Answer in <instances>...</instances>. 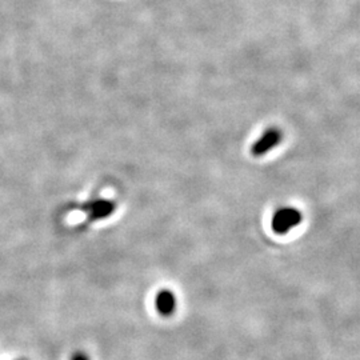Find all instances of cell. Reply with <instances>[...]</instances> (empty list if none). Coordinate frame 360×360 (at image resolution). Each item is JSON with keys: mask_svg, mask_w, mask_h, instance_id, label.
Here are the masks:
<instances>
[{"mask_svg": "<svg viewBox=\"0 0 360 360\" xmlns=\"http://www.w3.org/2000/svg\"><path fill=\"white\" fill-rule=\"evenodd\" d=\"M303 220V214L295 207H281L271 218V230L276 235H287Z\"/></svg>", "mask_w": 360, "mask_h": 360, "instance_id": "obj_1", "label": "cell"}, {"mask_svg": "<svg viewBox=\"0 0 360 360\" xmlns=\"http://www.w3.org/2000/svg\"><path fill=\"white\" fill-rule=\"evenodd\" d=\"M283 142V132L282 129L271 127L266 129L257 142L251 146V155L255 158H262L271 153L275 147H278Z\"/></svg>", "mask_w": 360, "mask_h": 360, "instance_id": "obj_2", "label": "cell"}, {"mask_svg": "<svg viewBox=\"0 0 360 360\" xmlns=\"http://www.w3.org/2000/svg\"><path fill=\"white\" fill-rule=\"evenodd\" d=\"M155 309L165 318L171 316L176 311V296L167 288L159 291L155 297Z\"/></svg>", "mask_w": 360, "mask_h": 360, "instance_id": "obj_3", "label": "cell"}, {"mask_svg": "<svg viewBox=\"0 0 360 360\" xmlns=\"http://www.w3.org/2000/svg\"><path fill=\"white\" fill-rule=\"evenodd\" d=\"M115 208L116 205L114 202L101 199V200H94V202H91L90 205H87L86 211L89 214L90 220H99V219L111 217L114 214Z\"/></svg>", "mask_w": 360, "mask_h": 360, "instance_id": "obj_4", "label": "cell"}, {"mask_svg": "<svg viewBox=\"0 0 360 360\" xmlns=\"http://www.w3.org/2000/svg\"><path fill=\"white\" fill-rule=\"evenodd\" d=\"M71 360H90V358H89L87 354L79 351V352H75V354L71 356Z\"/></svg>", "mask_w": 360, "mask_h": 360, "instance_id": "obj_5", "label": "cell"}, {"mask_svg": "<svg viewBox=\"0 0 360 360\" xmlns=\"http://www.w3.org/2000/svg\"><path fill=\"white\" fill-rule=\"evenodd\" d=\"M18 360H27V359H18Z\"/></svg>", "mask_w": 360, "mask_h": 360, "instance_id": "obj_6", "label": "cell"}]
</instances>
